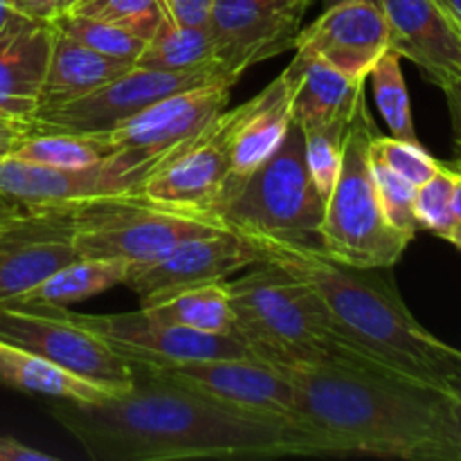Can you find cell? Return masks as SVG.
<instances>
[{
    "instance_id": "20",
    "label": "cell",
    "mask_w": 461,
    "mask_h": 461,
    "mask_svg": "<svg viewBox=\"0 0 461 461\" xmlns=\"http://www.w3.org/2000/svg\"><path fill=\"white\" fill-rule=\"evenodd\" d=\"M0 196L27 207H68L99 198H122L102 162L88 169H57L16 156H0Z\"/></svg>"
},
{
    "instance_id": "16",
    "label": "cell",
    "mask_w": 461,
    "mask_h": 461,
    "mask_svg": "<svg viewBox=\"0 0 461 461\" xmlns=\"http://www.w3.org/2000/svg\"><path fill=\"white\" fill-rule=\"evenodd\" d=\"M293 50L322 59L349 79L367 81L374 63L390 50V27L376 0H342L302 27Z\"/></svg>"
},
{
    "instance_id": "40",
    "label": "cell",
    "mask_w": 461,
    "mask_h": 461,
    "mask_svg": "<svg viewBox=\"0 0 461 461\" xmlns=\"http://www.w3.org/2000/svg\"><path fill=\"white\" fill-rule=\"evenodd\" d=\"M27 18L39 23H52L57 18V0H9Z\"/></svg>"
},
{
    "instance_id": "31",
    "label": "cell",
    "mask_w": 461,
    "mask_h": 461,
    "mask_svg": "<svg viewBox=\"0 0 461 461\" xmlns=\"http://www.w3.org/2000/svg\"><path fill=\"white\" fill-rule=\"evenodd\" d=\"M459 174L461 171L453 162H444L430 180L419 185L414 196L419 230H428L446 241H453V192Z\"/></svg>"
},
{
    "instance_id": "42",
    "label": "cell",
    "mask_w": 461,
    "mask_h": 461,
    "mask_svg": "<svg viewBox=\"0 0 461 461\" xmlns=\"http://www.w3.org/2000/svg\"><path fill=\"white\" fill-rule=\"evenodd\" d=\"M27 212H30L27 205H21V203H14L9 201V198L0 196V232H5V230H7L9 225L16 223L18 219H23Z\"/></svg>"
},
{
    "instance_id": "48",
    "label": "cell",
    "mask_w": 461,
    "mask_h": 461,
    "mask_svg": "<svg viewBox=\"0 0 461 461\" xmlns=\"http://www.w3.org/2000/svg\"><path fill=\"white\" fill-rule=\"evenodd\" d=\"M0 115H5V113H0ZM9 117V115H7ZM14 120H16V117H14Z\"/></svg>"
},
{
    "instance_id": "24",
    "label": "cell",
    "mask_w": 461,
    "mask_h": 461,
    "mask_svg": "<svg viewBox=\"0 0 461 461\" xmlns=\"http://www.w3.org/2000/svg\"><path fill=\"white\" fill-rule=\"evenodd\" d=\"M131 66L135 63L95 52L57 27L36 111L61 106L72 99L84 97L120 77Z\"/></svg>"
},
{
    "instance_id": "12",
    "label": "cell",
    "mask_w": 461,
    "mask_h": 461,
    "mask_svg": "<svg viewBox=\"0 0 461 461\" xmlns=\"http://www.w3.org/2000/svg\"><path fill=\"white\" fill-rule=\"evenodd\" d=\"M230 131L232 111L225 108L187 149L144 180L140 198L214 221L212 212L230 187Z\"/></svg>"
},
{
    "instance_id": "14",
    "label": "cell",
    "mask_w": 461,
    "mask_h": 461,
    "mask_svg": "<svg viewBox=\"0 0 461 461\" xmlns=\"http://www.w3.org/2000/svg\"><path fill=\"white\" fill-rule=\"evenodd\" d=\"M266 261L268 255L261 248L223 230L183 241L153 264L140 266L131 273L126 286L142 300V304H151L183 288L225 282L237 270Z\"/></svg>"
},
{
    "instance_id": "33",
    "label": "cell",
    "mask_w": 461,
    "mask_h": 461,
    "mask_svg": "<svg viewBox=\"0 0 461 461\" xmlns=\"http://www.w3.org/2000/svg\"><path fill=\"white\" fill-rule=\"evenodd\" d=\"M349 124V122H347ZM347 124L320 126V129L302 131L304 133L306 167L315 189L327 201L340 174L342 158H345V131Z\"/></svg>"
},
{
    "instance_id": "25",
    "label": "cell",
    "mask_w": 461,
    "mask_h": 461,
    "mask_svg": "<svg viewBox=\"0 0 461 461\" xmlns=\"http://www.w3.org/2000/svg\"><path fill=\"white\" fill-rule=\"evenodd\" d=\"M131 273H133V266L122 259L77 257L75 261L59 268L45 282L9 304L68 309L70 304L99 295L113 286H120V284L126 286Z\"/></svg>"
},
{
    "instance_id": "21",
    "label": "cell",
    "mask_w": 461,
    "mask_h": 461,
    "mask_svg": "<svg viewBox=\"0 0 461 461\" xmlns=\"http://www.w3.org/2000/svg\"><path fill=\"white\" fill-rule=\"evenodd\" d=\"M54 23H32L0 39V113L30 122L54 43Z\"/></svg>"
},
{
    "instance_id": "7",
    "label": "cell",
    "mask_w": 461,
    "mask_h": 461,
    "mask_svg": "<svg viewBox=\"0 0 461 461\" xmlns=\"http://www.w3.org/2000/svg\"><path fill=\"white\" fill-rule=\"evenodd\" d=\"M237 81L216 79L180 90L108 131L113 153L102 162L117 196H138L144 180L187 149L228 108Z\"/></svg>"
},
{
    "instance_id": "2",
    "label": "cell",
    "mask_w": 461,
    "mask_h": 461,
    "mask_svg": "<svg viewBox=\"0 0 461 461\" xmlns=\"http://www.w3.org/2000/svg\"><path fill=\"white\" fill-rule=\"evenodd\" d=\"M295 390L293 421L311 455L461 461L455 396L349 354L284 369Z\"/></svg>"
},
{
    "instance_id": "13",
    "label": "cell",
    "mask_w": 461,
    "mask_h": 461,
    "mask_svg": "<svg viewBox=\"0 0 461 461\" xmlns=\"http://www.w3.org/2000/svg\"><path fill=\"white\" fill-rule=\"evenodd\" d=\"M313 0H212L210 27L219 63L234 79L250 66L295 45L302 18Z\"/></svg>"
},
{
    "instance_id": "22",
    "label": "cell",
    "mask_w": 461,
    "mask_h": 461,
    "mask_svg": "<svg viewBox=\"0 0 461 461\" xmlns=\"http://www.w3.org/2000/svg\"><path fill=\"white\" fill-rule=\"evenodd\" d=\"M0 385L21 394L45 396L66 403H99L131 387L106 385L77 376L36 351L5 338H0Z\"/></svg>"
},
{
    "instance_id": "4",
    "label": "cell",
    "mask_w": 461,
    "mask_h": 461,
    "mask_svg": "<svg viewBox=\"0 0 461 461\" xmlns=\"http://www.w3.org/2000/svg\"><path fill=\"white\" fill-rule=\"evenodd\" d=\"M232 336L248 354L279 369L304 367L349 356L333 336L318 291L279 264L228 282Z\"/></svg>"
},
{
    "instance_id": "28",
    "label": "cell",
    "mask_w": 461,
    "mask_h": 461,
    "mask_svg": "<svg viewBox=\"0 0 461 461\" xmlns=\"http://www.w3.org/2000/svg\"><path fill=\"white\" fill-rule=\"evenodd\" d=\"M138 66L156 70H196L219 63V48L210 27H185L165 21L147 48L140 54Z\"/></svg>"
},
{
    "instance_id": "26",
    "label": "cell",
    "mask_w": 461,
    "mask_h": 461,
    "mask_svg": "<svg viewBox=\"0 0 461 461\" xmlns=\"http://www.w3.org/2000/svg\"><path fill=\"white\" fill-rule=\"evenodd\" d=\"M142 309L165 322L232 336V306H230V293L225 282L183 288V291L160 297L151 304H142Z\"/></svg>"
},
{
    "instance_id": "41",
    "label": "cell",
    "mask_w": 461,
    "mask_h": 461,
    "mask_svg": "<svg viewBox=\"0 0 461 461\" xmlns=\"http://www.w3.org/2000/svg\"><path fill=\"white\" fill-rule=\"evenodd\" d=\"M32 23H39V21L27 18L25 14L18 12L9 0H0V39H5V36L9 34H16V32H21L23 27L32 25Z\"/></svg>"
},
{
    "instance_id": "46",
    "label": "cell",
    "mask_w": 461,
    "mask_h": 461,
    "mask_svg": "<svg viewBox=\"0 0 461 461\" xmlns=\"http://www.w3.org/2000/svg\"><path fill=\"white\" fill-rule=\"evenodd\" d=\"M75 3H77V0H57V16L66 14L68 9H70Z\"/></svg>"
},
{
    "instance_id": "36",
    "label": "cell",
    "mask_w": 461,
    "mask_h": 461,
    "mask_svg": "<svg viewBox=\"0 0 461 461\" xmlns=\"http://www.w3.org/2000/svg\"><path fill=\"white\" fill-rule=\"evenodd\" d=\"M167 21L185 27H207L212 0H158Z\"/></svg>"
},
{
    "instance_id": "6",
    "label": "cell",
    "mask_w": 461,
    "mask_h": 461,
    "mask_svg": "<svg viewBox=\"0 0 461 461\" xmlns=\"http://www.w3.org/2000/svg\"><path fill=\"white\" fill-rule=\"evenodd\" d=\"M381 133L367 95H360L345 131V158L324 205L322 255L356 268H394L412 239L387 223L372 171V142Z\"/></svg>"
},
{
    "instance_id": "17",
    "label": "cell",
    "mask_w": 461,
    "mask_h": 461,
    "mask_svg": "<svg viewBox=\"0 0 461 461\" xmlns=\"http://www.w3.org/2000/svg\"><path fill=\"white\" fill-rule=\"evenodd\" d=\"M77 320L106 338L131 363L142 360H194V358H243L246 347L230 333H207L198 329L165 322L147 311L120 315H81ZM255 358V356H252Z\"/></svg>"
},
{
    "instance_id": "9",
    "label": "cell",
    "mask_w": 461,
    "mask_h": 461,
    "mask_svg": "<svg viewBox=\"0 0 461 461\" xmlns=\"http://www.w3.org/2000/svg\"><path fill=\"white\" fill-rule=\"evenodd\" d=\"M216 79H234L223 68L196 70H156L131 66L102 88L54 108H41L27 122L32 131H75V133H108L153 104L180 90L196 88Z\"/></svg>"
},
{
    "instance_id": "29",
    "label": "cell",
    "mask_w": 461,
    "mask_h": 461,
    "mask_svg": "<svg viewBox=\"0 0 461 461\" xmlns=\"http://www.w3.org/2000/svg\"><path fill=\"white\" fill-rule=\"evenodd\" d=\"M367 81L374 88V102L390 129L392 138L419 142L417 129L412 120V104H410L408 86H405L401 57L394 50H387L369 72Z\"/></svg>"
},
{
    "instance_id": "38",
    "label": "cell",
    "mask_w": 461,
    "mask_h": 461,
    "mask_svg": "<svg viewBox=\"0 0 461 461\" xmlns=\"http://www.w3.org/2000/svg\"><path fill=\"white\" fill-rule=\"evenodd\" d=\"M0 461H57V457L32 448L14 437L0 435Z\"/></svg>"
},
{
    "instance_id": "43",
    "label": "cell",
    "mask_w": 461,
    "mask_h": 461,
    "mask_svg": "<svg viewBox=\"0 0 461 461\" xmlns=\"http://www.w3.org/2000/svg\"><path fill=\"white\" fill-rule=\"evenodd\" d=\"M453 221H455V228H453V246L461 248V174L455 183V192H453Z\"/></svg>"
},
{
    "instance_id": "23",
    "label": "cell",
    "mask_w": 461,
    "mask_h": 461,
    "mask_svg": "<svg viewBox=\"0 0 461 461\" xmlns=\"http://www.w3.org/2000/svg\"><path fill=\"white\" fill-rule=\"evenodd\" d=\"M293 63L300 68L293 95V122L302 131L347 124L367 81L349 79L322 59L304 52H295Z\"/></svg>"
},
{
    "instance_id": "3",
    "label": "cell",
    "mask_w": 461,
    "mask_h": 461,
    "mask_svg": "<svg viewBox=\"0 0 461 461\" xmlns=\"http://www.w3.org/2000/svg\"><path fill=\"white\" fill-rule=\"evenodd\" d=\"M268 261L318 291L333 336L351 354L437 387L461 394V349L432 336L401 297L392 268H356L322 252H270Z\"/></svg>"
},
{
    "instance_id": "10",
    "label": "cell",
    "mask_w": 461,
    "mask_h": 461,
    "mask_svg": "<svg viewBox=\"0 0 461 461\" xmlns=\"http://www.w3.org/2000/svg\"><path fill=\"white\" fill-rule=\"evenodd\" d=\"M0 338L95 383L126 387L135 381L133 363L68 309L0 304Z\"/></svg>"
},
{
    "instance_id": "18",
    "label": "cell",
    "mask_w": 461,
    "mask_h": 461,
    "mask_svg": "<svg viewBox=\"0 0 461 461\" xmlns=\"http://www.w3.org/2000/svg\"><path fill=\"white\" fill-rule=\"evenodd\" d=\"M390 27V50L410 59L441 88L461 79V23L437 0H376Z\"/></svg>"
},
{
    "instance_id": "45",
    "label": "cell",
    "mask_w": 461,
    "mask_h": 461,
    "mask_svg": "<svg viewBox=\"0 0 461 461\" xmlns=\"http://www.w3.org/2000/svg\"><path fill=\"white\" fill-rule=\"evenodd\" d=\"M437 3H439L446 12L453 14V16L461 23V0H437Z\"/></svg>"
},
{
    "instance_id": "19",
    "label": "cell",
    "mask_w": 461,
    "mask_h": 461,
    "mask_svg": "<svg viewBox=\"0 0 461 461\" xmlns=\"http://www.w3.org/2000/svg\"><path fill=\"white\" fill-rule=\"evenodd\" d=\"M300 68L291 61L264 90L232 111L230 131V189L248 178L279 149L293 124V95ZM225 192V194H228ZM225 198V196H223Z\"/></svg>"
},
{
    "instance_id": "5",
    "label": "cell",
    "mask_w": 461,
    "mask_h": 461,
    "mask_svg": "<svg viewBox=\"0 0 461 461\" xmlns=\"http://www.w3.org/2000/svg\"><path fill=\"white\" fill-rule=\"evenodd\" d=\"M324 205L306 167L304 133L293 122L277 151L225 194L212 219L266 255L322 252Z\"/></svg>"
},
{
    "instance_id": "30",
    "label": "cell",
    "mask_w": 461,
    "mask_h": 461,
    "mask_svg": "<svg viewBox=\"0 0 461 461\" xmlns=\"http://www.w3.org/2000/svg\"><path fill=\"white\" fill-rule=\"evenodd\" d=\"M52 23L61 32L70 34L72 39L84 43L86 48L95 50L99 54H106V57L122 59V61L135 63L140 54H142V50L147 48V41L135 36L133 32L113 25V23L99 21V18L68 12L54 18Z\"/></svg>"
},
{
    "instance_id": "39",
    "label": "cell",
    "mask_w": 461,
    "mask_h": 461,
    "mask_svg": "<svg viewBox=\"0 0 461 461\" xmlns=\"http://www.w3.org/2000/svg\"><path fill=\"white\" fill-rule=\"evenodd\" d=\"M27 133H30V124L27 122L0 115V156H9Z\"/></svg>"
},
{
    "instance_id": "27",
    "label": "cell",
    "mask_w": 461,
    "mask_h": 461,
    "mask_svg": "<svg viewBox=\"0 0 461 461\" xmlns=\"http://www.w3.org/2000/svg\"><path fill=\"white\" fill-rule=\"evenodd\" d=\"M113 153L106 133L75 131H32L16 144L12 156L57 169H88Z\"/></svg>"
},
{
    "instance_id": "49",
    "label": "cell",
    "mask_w": 461,
    "mask_h": 461,
    "mask_svg": "<svg viewBox=\"0 0 461 461\" xmlns=\"http://www.w3.org/2000/svg\"><path fill=\"white\" fill-rule=\"evenodd\" d=\"M459 250H461V248H459Z\"/></svg>"
},
{
    "instance_id": "15",
    "label": "cell",
    "mask_w": 461,
    "mask_h": 461,
    "mask_svg": "<svg viewBox=\"0 0 461 461\" xmlns=\"http://www.w3.org/2000/svg\"><path fill=\"white\" fill-rule=\"evenodd\" d=\"M72 207H30L0 232V304H9L75 261Z\"/></svg>"
},
{
    "instance_id": "37",
    "label": "cell",
    "mask_w": 461,
    "mask_h": 461,
    "mask_svg": "<svg viewBox=\"0 0 461 461\" xmlns=\"http://www.w3.org/2000/svg\"><path fill=\"white\" fill-rule=\"evenodd\" d=\"M448 104L450 126H453V165L461 171V79L441 86Z\"/></svg>"
},
{
    "instance_id": "8",
    "label": "cell",
    "mask_w": 461,
    "mask_h": 461,
    "mask_svg": "<svg viewBox=\"0 0 461 461\" xmlns=\"http://www.w3.org/2000/svg\"><path fill=\"white\" fill-rule=\"evenodd\" d=\"M223 232L216 221L158 207L138 196L99 198L72 207L70 241L79 257L122 259L140 268L189 239Z\"/></svg>"
},
{
    "instance_id": "32",
    "label": "cell",
    "mask_w": 461,
    "mask_h": 461,
    "mask_svg": "<svg viewBox=\"0 0 461 461\" xmlns=\"http://www.w3.org/2000/svg\"><path fill=\"white\" fill-rule=\"evenodd\" d=\"M68 12L113 23L144 41L153 39L167 21L158 0H77Z\"/></svg>"
},
{
    "instance_id": "11",
    "label": "cell",
    "mask_w": 461,
    "mask_h": 461,
    "mask_svg": "<svg viewBox=\"0 0 461 461\" xmlns=\"http://www.w3.org/2000/svg\"><path fill=\"white\" fill-rule=\"evenodd\" d=\"M135 372L162 378L203 396L266 417L291 419L295 390L286 372L252 356L243 358L142 360Z\"/></svg>"
},
{
    "instance_id": "44",
    "label": "cell",
    "mask_w": 461,
    "mask_h": 461,
    "mask_svg": "<svg viewBox=\"0 0 461 461\" xmlns=\"http://www.w3.org/2000/svg\"><path fill=\"white\" fill-rule=\"evenodd\" d=\"M453 421H455V435H457V444L461 450V394L453 399Z\"/></svg>"
},
{
    "instance_id": "47",
    "label": "cell",
    "mask_w": 461,
    "mask_h": 461,
    "mask_svg": "<svg viewBox=\"0 0 461 461\" xmlns=\"http://www.w3.org/2000/svg\"><path fill=\"white\" fill-rule=\"evenodd\" d=\"M324 7H329V5H336V3H342V0H322Z\"/></svg>"
},
{
    "instance_id": "34",
    "label": "cell",
    "mask_w": 461,
    "mask_h": 461,
    "mask_svg": "<svg viewBox=\"0 0 461 461\" xmlns=\"http://www.w3.org/2000/svg\"><path fill=\"white\" fill-rule=\"evenodd\" d=\"M372 171L374 183H376L378 201H381L383 214L387 223L408 239H414L419 232L417 214H414V196L417 187L410 180L401 178L396 171H392L385 162L374 158L372 153Z\"/></svg>"
},
{
    "instance_id": "35",
    "label": "cell",
    "mask_w": 461,
    "mask_h": 461,
    "mask_svg": "<svg viewBox=\"0 0 461 461\" xmlns=\"http://www.w3.org/2000/svg\"><path fill=\"white\" fill-rule=\"evenodd\" d=\"M374 158L385 162L392 171L401 176V178L410 180L414 187L430 180L437 171L441 169L444 162L432 158L421 142H408V140L392 138V135L378 133L372 142Z\"/></svg>"
},
{
    "instance_id": "1",
    "label": "cell",
    "mask_w": 461,
    "mask_h": 461,
    "mask_svg": "<svg viewBox=\"0 0 461 461\" xmlns=\"http://www.w3.org/2000/svg\"><path fill=\"white\" fill-rule=\"evenodd\" d=\"M50 417L95 461L275 459L311 455L291 419L230 408L198 392L135 372L133 385L99 403H66Z\"/></svg>"
}]
</instances>
